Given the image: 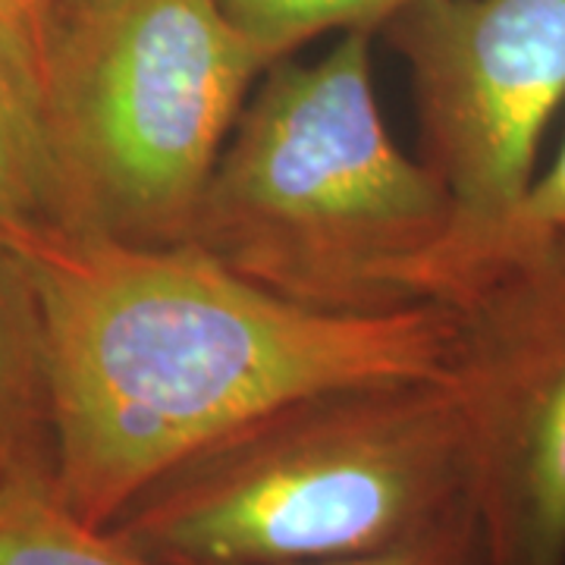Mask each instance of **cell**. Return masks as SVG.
<instances>
[{"label": "cell", "mask_w": 565, "mask_h": 565, "mask_svg": "<svg viewBox=\"0 0 565 565\" xmlns=\"http://www.w3.org/2000/svg\"><path fill=\"white\" fill-rule=\"evenodd\" d=\"M468 500L444 374L274 405L170 465L107 531L161 565H296L396 544Z\"/></svg>", "instance_id": "3"}, {"label": "cell", "mask_w": 565, "mask_h": 565, "mask_svg": "<svg viewBox=\"0 0 565 565\" xmlns=\"http://www.w3.org/2000/svg\"><path fill=\"white\" fill-rule=\"evenodd\" d=\"M565 223V141L556 154L553 167L546 170L544 177H534L527 195L519 204V211L509 217L500 236L493 239V245L505 239V236H522V233H544V230H556ZM490 245V248H493ZM487 248V252H490Z\"/></svg>", "instance_id": "12"}, {"label": "cell", "mask_w": 565, "mask_h": 565, "mask_svg": "<svg viewBox=\"0 0 565 565\" xmlns=\"http://www.w3.org/2000/svg\"><path fill=\"white\" fill-rule=\"evenodd\" d=\"M440 305L487 565H565V223L500 239Z\"/></svg>", "instance_id": "5"}, {"label": "cell", "mask_w": 565, "mask_h": 565, "mask_svg": "<svg viewBox=\"0 0 565 565\" xmlns=\"http://www.w3.org/2000/svg\"><path fill=\"white\" fill-rule=\"evenodd\" d=\"M422 0H221L223 13L267 63L292 57L323 32H374Z\"/></svg>", "instance_id": "10"}, {"label": "cell", "mask_w": 565, "mask_h": 565, "mask_svg": "<svg viewBox=\"0 0 565 565\" xmlns=\"http://www.w3.org/2000/svg\"><path fill=\"white\" fill-rule=\"evenodd\" d=\"M51 3H54V7H57V3H63V0H51Z\"/></svg>", "instance_id": "14"}, {"label": "cell", "mask_w": 565, "mask_h": 565, "mask_svg": "<svg viewBox=\"0 0 565 565\" xmlns=\"http://www.w3.org/2000/svg\"><path fill=\"white\" fill-rule=\"evenodd\" d=\"M386 29L412 76L422 161L452 207L440 302L534 182L565 102V0H422Z\"/></svg>", "instance_id": "6"}, {"label": "cell", "mask_w": 565, "mask_h": 565, "mask_svg": "<svg viewBox=\"0 0 565 565\" xmlns=\"http://www.w3.org/2000/svg\"><path fill=\"white\" fill-rule=\"evenodd\" d=\"M54 25V3L51 0H0V32H7L13 41L39 61L41 73L47 63V41Z\"/></svg>", "instance_id": "13"}, {"label": "cell", "mask_w": 565, "mask_h": 565, "mask_svg": "<svg viewBox=\"0 0 565 565\" xmlns=\"http://www.w3.org/2000/svg\"><path fill=\"white\" fill-rule=\"evenodd\" d=\"M63 226L61 173L44 110L39 61L0 32V230Z\"/></svg>", "instance_id": "8"}, {"label": "cell", "mask_w": 565, "mask_h": 565, "mask_svg": "<svg viewBox=\"0 0 565 565\" xmlns=\"http://www.w3.org/2000/svg\"><path fill=\"white\" fill-rule=\"evenodd\" d=\"M296 565H487L484 531L475 500L456 505L434 525L408 534L396 544Z\"/></svg>", "instance_id": "11"}, {"label": "cell", "mask_w": 565, "mask_h": 565, "mask_svg": "<svg viewBox=\"0 0 565 565\" xmlns=\"http://www.w3.org/2000/svg\"><path fill=\"white\" fill-rule=\"evenodd\" d=\"M270 63L221 0H63L44 110L63 226L180 245Z\"/></svg>", "instance_id": "4"}, {"label": "cell", "mask_w": 565, "mask_h": 565, "mask_svg": "<svg viewBox=\"0 0 565 565\" xmlns=\"http://www.w3.org/2000/svg\"><path fill=\"white\" fill-rule=\"evenodd\" d=\"M22 471L54 475V437L35 296L0 243V484Z\"/></svg>", "instance_id": "7"}, {"label": "cell", "mask_w": 565, "mask_h": 565, "mask_svg": "<svg viewBox=\"0 0 565 565\" xmlns=\"http://www.w3.org/2000/svg\"><path fill=\"white\" fill-rule=\"evenodd\" d=\"M444 185L390 139L371 32L264 70L204 185L185 245L286 302L386 315L437 299Z\"/></svg>", "instance_id": "2"}, {"label": "cell", "mask_w": 565, "mask_h": 565, "mask_svg": "<svg viewBox=\"0 0 565 565\" xmlns=\"http://www.w3.org/2000/svg\"><path fill=\"white\" fill-rule=\"evenodd\" d=\"M0 243L39 308L54 487L92 527L274 405L446 374L452 318L440 302L327 315L192 245H132L57 223L3 226Z\"/></svg>", "instance_id": "1"}, {"label": "cell", "mask_w": 565, "mask_h": 565, "mask_svg": "<svg viewBox=\"0 0 565 565\" xmlns=\"http://www.w3.org/2000/svg\"><path fill=\"white\" fill-rule=\"evenodd\" d=\"M0 565H161L76 519L51 471H22L0 484Z\"/></svg>", "instance_id": "9"}]
</instances>
